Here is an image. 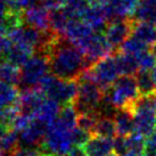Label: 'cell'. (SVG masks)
<instances>
[{"label": "cell", "mask_w": 156, "mask_h": 156, "mask_svg": "<svg viewBox=\"0 0 156 156\" xmlns=\"http://www.w3.org/2000/svg\"><path fill=\"white\" fill-rule=\"evenodd\" d=\"M126 143H128V151H129V153L144 155L145 146H146L145 137L133 132V133H131L130 136L126 137Z\"/></svg>", "instance_id": "obj_31"}, {"label": "cell", "mask_w": 156, "mask_h": 156, "mask_svg": "<svg viewBox=\"0 0 156 156\" xmlns=\"http://www.w3.org/2000/svg\"><path fill=\"white\" fill-rule=\"evenodd\" d=\"M39 90L48 99L65 106L74 103L78 95V83L76 81L63 80L55 75H46L39 83Z\"/></svg>", "instance_id": "obj_3"}, {"label": "cell", "mask_w": 156, "mask_h": 156, "mask_svg": "<svg viewBox=\"0 0 156 156\" xmlns=\"http://www.w3.org/2000/svg\"><path fill=\"white\" fill-rule=\"evenodd\" d=\"M72 131L66 130L65 128L54 122L48 128L46 138L40 147L41 151L46 155L66 156L71 148L74 146L72 140Z\"/></svg>", "instance_id": "obj_5"}, {"label": "cell", "mask_w": 156, "mask_h": 156, "mask_svg": "<svg viewBox=\"0 0 156 156\" xmlns=\"http://www.w3.org/2000/svg\"><path fill=\"white\" fill-rule=\"evenodd\" d=\"M0 81L16 87L21 81V71L9 62H0Z\"/></svg>", "instance_id": "obj_24"}, {"label": "cell", "mask_w": 156, "mask_h": 156, "mask_svg": "<svg viewBox=\"0 0 156 156\" xmlns=\"http://www.w3.org/2000/svg\"><path fill=\"white\" fill-rule=\"evenodd\" d=\"M22 20L23 23H25L26 25L34 27L39 31L50 30L49 12L41 5L34 6V7L25 10L22 14Z\"/></svg>", "instance_id": "obj_13"}, {"label": "cell", "mask_w": 156, "mask_h": 156, "mask_svg": "<svg viewBox=\"0 0 156 156\" xmlns=\"http://www.w3.org/2000/svg\"><path fill=\"white\" fill-rule=\"evenodd\" d=\"M138 89L141 97H147L156 94V86L153 81L152 74L148 71H139L138 73L134 75Z\"/></svg>", "instance_id": "obj_26"}, {"label": "cell", "mask_w": 156, "mask_h": 156, "mask_svg": "<svg viewBox=\"0 0 156 156\" xmlns=\"http://www.w3.org/2000/svg\"><path fill=\"white\" fill-rule=\"evenodd\" d=\"M79 50L86 57V61L90 67L96 62L111 56L114 48L111 46V44L107 41L104 34H101L99 32H96Z\"/></svg>", "instance_id": "obj_8"}, {"label": "cell", "mask_w": 156, "mask_h": 156, "mask_svg": "<svg viewBox=\"0 0 156 156\" xmlns=\"http://www.w3.org/2000/svg\"><path fill=\"white\" fill-rule=\"evenodd\" d=\"M96 32L81 20H71L66 26L63 38L75 48L82 47Z\"/></svg>", "instance_id": "obj_11"}, {"label": "cell", "mask_w": 156, "mask_h": 156, "mask_svg": "<svg viewBox=\"0 0 156 156\" xmlns=\"http://www.w3.org/2000/svg\"><path fill=\"white\" fill-rule=\"evenodd\" d=\"M133 21V20H132ZM131 35L139 41L147 44L148 47L154 48L156 46V25L147 22H136L132 24Z\"/></svg>", "instance_id": "obj_16"}, {"label": "cell", "mask_w": 156, "mask_h": 156, "mask_svg": "<svg viewBox=\"0 0 156 156\" xmlns=\"http://www.w3.org/2000/svg\"><path fill=\"white\" fill-rule=\"evenodd\" d=\"M78 117L79 113L74 104H69L63 106V108H61L55 122L63 128H65L66 130L72 131L78 126Z\"/></svg>", "instance_id": "obj_20"}, {"label": "cell", "mask_w": 156, "mask_h": 156, "mask_svg": "<svg viewBox=\"0 0 156 156\" xmlns=\"http://www.w3.org/2000/svg\"><path fill=\"white\" fill-rule=\"evenodd\" d=\"M123 156H144V155H139V154H134V153H126V155Z\"/></svg>", "instance_id": "obj_44"}, {"label": "cell", "mask_w": 156, "mask_h": 156, "mask_svg": "<svg viewBox=\"0 0 156 156\" xmlns=\"http://www.w3.org/2000/svg\"><path fill=\"white\" fill-rule=\"evenodd\" d=\"M132 16L130 18L136 22H147L156 25V0H141Z\"/></svg>", "instance_id": "obj_18"}, {"label": "cell", "mask_w": 156, "mask_h": 156, "mask_svg": "<svg viewBox=\"0 0 156 156\" xmlns=\"http://www.w3.org/2000/svg\"><path fill=\"white\" fill-rule=\"evenodd\" d=\"M41 0H8L9 12L22 15L25 10L40 5Z\"/></svg>", "instance_id": "obj_32"}, {"label": "cell", "mask_w": 156, "mask_h": 156, "mask_svg": "<svg viewBox=\"0 0 156 156\" xmlns=\"http://www.w3.org/2000/svg\"><path fill=\"white\" fill-rule=\"evenodd\" d=\"M114 0H89L90 5H98V6H103V7H107L112 4Z\"/></svg>", "instance_id": "obj_41"}, {"label": "cell", "mask_w": 156, "mask_h": 156, "mask_svg": "<svg viewBox=\"0 0 156 156\" xmlns=\"http://www.w3.org/2000/svg\"><path fill=\"white\" fill-rule=\"evenodd\" d=\"M71 21V18L67 16V14L64 12V9H57L49 13V22H50V30L56 33L59 37L64 35L66 26Z\"/></svg>", "instance_id": "obj_23"}, {"label": "cell", "mask_w": 156, "mask_h": 156, "mask_svg": "<svg viewBox=\"0 0 156 156\" xmlns=\"http://www.w3.org/2000/svg\"><path fill=\"white\" fill-rule=\"evenodd\" d=\"M139 71H152L156 65V54L154 49H148L137 57Z\"/></svg>", "instance_id": "obj_33"}, {"label": "cell", "mask_w": 156, "mask_h": 156, "mask_svg": "<svg viewBox=\"0 0 156 156\" xmlns=\"http://www.w3.org/2000/svg\"><path fill=\"white\" fill-rule=\"evenodd\" d=\"M117 136L128 137L134 132L133 114L130 109H117L116 114L113 117Z\"/></svg>", "instance_id": "obj_17"}, {"label": "cell", "mask_w": 156, "mask_h": 156, "mask_svg": "<svg viewBox=\"0 0 156 156\" xmlns=\"http://www.w3.org/2000/svg\"><path fill=\"white\" fill-rule=\"evenodd\" d=\"M89 7V0H66L63 9L71 20H80L83 17Z\"/></svg>", "instance_id": "obj_25"}, {"label": "cell", "mask_w": 156, "mask_h": 156, "mask_svg": "<svg viewBox=\"0 0 156 156\" xmlns=\"http://www.w3.org/2000/svg\"><path fill=\"white\" fill-rule=\"evenodd\" d=\"M33 48L27 47V46H23V44H13L9 52L7 54V57L5 61L9 62L10 64L15 66H23L26 62L33 56Z\"/></svg>", "instance_id": "obj_19"}, {"label": "cell", "mask_w": 156, "mask_h": 156, "mask_svg": "<svg viewBox=\"0 0 156 156\" xmlns=\"http://www.w3.org/2000/svg\"><path fill=\"white\" fill-rule=\"evenodd\" d=\"M66 0H41L40 5L47 9L48 12L62 9L65 5Z\"/></svg>", "instance_id": "obj_38"}, {"label": "cell", "mask_w": 156, "mask_h": 156, "mask_svg": "<svg viewBox=\"0 0 156 156\" xmlns=\"http://www.w3.org/2000/svg\"><path fill=\"white\" fill-rule=\"evenodd\" d=\"M50 69L49 57L44 52H37L22 66L20 86L23 90L34 89Z\"/></svg>", "instance_id": "obj_6"}, {"label": "cell", "mask_w": 156, "mask_h": 156, "mask_svg": "<svg viewBox=\"0 0 156 156\" xmlns=\"http://www.w3.org/2000/svg\"><path fill=\"white\" fill-rule=\"evenodd\" d=\"M20 92L15 86L7 84L0 81V104L6 107L16 106L20 99Z\"/></svg>", "instance_id": "obj_29"}, {"label": "cell", "mask_w": 156, "mask_h": 156, "mask_svg": "<svg viewBox=\"0 0 156 156\" xmlns=\"http://www.w3.org/2000/svg\"><path fill=\"white\" fill-rule=\"evenodd\" d=\"M113 152L114 155L116 156H123L128 151V143H126V137H122V136H116L113 139Z\"/></svg>", "instance_id": "obj_35"}, {"label": "cell", "mask_w": 156, "mask_h": 156, "mask_svg": "<svg viewBox=\"0 0 156 156\" xmlns=\"http://www.w3.org/2000/svg\"><path fill=\"white\" fill-rule=\"evenodd\" d=\"M20 146V134L15 130L9 129L0 139V154L10 156Z\"/></svg>", "instance_id": "obj_28"}, {"label": "cell", "mask_w": 156, "mask_h": 156, "mask_svg": "<svg viewBox=\"0 0 156 156\" xmlns=\"http://www.w3.org/2000/svg\"><path fill=\"white\" fill-rule=\"evenodd\" d=\"M78 81V95L73 104L79 115L97 113L104 97V90L84 76H81Z\"/></svg>", "instance_id": "obj_4"}, {"label": "cell", "mask_w": 156, "mask_h": 156, "mask_svg": "<svg viewBox=\"0 0 156 156\" xmlns=\"http://www.w3.org/2000/svg\"><path fill=\"white\" fill-rule=\"evenodd\" d=\"M148 49H151V48L148 47L147 44H145L144 42L139 41L138 39H136L132 35L121 46V52L126 54V55H130V56H133L136 58L140 56L146 50H148Z\"/></svg>", "instance_id": "obj_30"}, {"label": "cell", "mask_w": 156, "mask_h": 156, "mask_svg": "<svg viewBox=\"0 0 156 156\" xmlns=\"http://www.w3.org/2000/svg\"><path fill=\"white\" fill-rule=\"evenodd\" d=\"M8 130H9V128H7V126H4V124H0V139L2 138V136H4Z\"/></svg>", "instance_id": "obj_42"}, {"label": "cell", "mask_w": 156, "mask_h": 156, "mask_svg": "<svg viewBox=\"0 0 156 156\" xmlns=\"http://www.w3.org/2000/svg\"><path fill=\"white\" fill-rule=\"evenodd\" d=\"M49 126L41 120L33 117L30 124L20 132V146L23 147H41Z\"/></svg>", "instance_id": "obj_10"}, {"label": "cell", "mask_w": 156, "mask_h": 156, "mask_svg": "<svg viewBox=\"0 0 156 156\" xmlns=\"http://www.w3.org/2000/svg\"><path fill=\"white\" fill-rule=\"evenodd\" d=\"M112 156H116V155H114V154H113V155Z\"/></svg>", "instance_id": "obj_46"}, {"label": "cell", "mask_w": 156, "mask_h": 156, "mask_svg": "<svg viewBox=\"0 0 156 156\" xmlns=\"http://www.w3.org/2000/svg\"><path fill=\"white\" fill-rule=\"evenodd\" d=\"M82 21L87 23L95 32L105 31L106 26L108 25V22H111L106 8L98 5H90V7L83 15Z\"/></svg>", "instance_id": "obj_14"}, {"label": "cell", "mask_w": 156, "mask_h": 156, "mask_svg": "<svg viewBox=\"0 0 156 156\" xmlns=\"http://www.w3.org/2000/svg\"><path fill=\"white\" fill-rule=\"evenodd\" d=\"M151 74H152L153 81H154V83H155V86H156V65H155V67H154V69H152Z\"/></svg>", "instance_id": "obj_43"}, {"label": "cell", "mask_w": 156, "mask_h": 156, "mask_svg": "<svg viewBox=\"0 0 156 156\" xmlns=\"http://www.w3.org/2000/svg\"><path fill=\"white\" fill-rule=\"evenodd\" d=\"M52 75L67 81H78L89 69L86 57L73 44L61 38L49 52Z\"/></svg>", "instance_id": "obj_1"}, {"label": "cell", "mask_w": 156, "mask_h": 156, "mask_svg": "<svg viewBox=\"0 0 156 156\" xmlns=\"http://www.w3.org/2000/svg\"><path fill=\"white\" fill-rule=\"evenodd\" d=\"M46 96L40 90L37 89H26L23 90L20 95L17 106L20 113L30 117H35L41 105L46 100Z\"/></svg>", "instance_id": "obj_12"}, {"label": "cell", "mask_w": 156, "mask_h": 156, "mask_svg": "<svg viewBox=\"0 0 156 156\" xmlns=\"http://www.w3.org/2000/svg\"><path fill=\"white\" fill-rule=\"evenodd\" d=\"M10 156H47L40 147H23L18 146Z\"/></svg>", "instance_id": "obj_36"}, {"label": "cell", "mask_w": 156, "mask_h": 156, "mask_svg": "<svg viewBox=\"0 0 156 156\" xmlns=\"http://www.w3.org/2000/svg\"><path fill=\"white\" fill-rule=\"evenodd\" d=\"M87 156H112L113 139L99 136H91L90 140L84 145Z\"/></svg>", "instance_id": "obj_15"}, {"label": "cell", "mask_w": 156, "mask_h": 156, "mask_svg": "<svg viewBox=\"0 0 156 156\" xmlns=\"http://www.w3.org/2000/svg\"><path fill=\"white\" fill-rule=\"evenodd\" d=\"M140 92L134 76H121L107 90L104 91V99L111 101L117 109H130L140 99Z\"/></svg>", "instance_id": "obj_2"}, {"label": "cell", "mask_w": 156, "mask_h": 156, "mask_svg": "<svg viewBox=\"0 0 156 156\" xmlns=\"http://www.w3.org/2000/svg\"><path fill=\"white\" fill-rule=\"evenodd\" d=\"M92 134L89 133L88 131L83 130L81 128L76 126L73 131H72V140H73L74 146H84L90 140Z\"/></svg>", "instance_id": "obj_34"}, {"label": "cell", "mask_w": 156, "mask_h": 156, "mask_svg": "<svg viewBox=\"0 0 156 156\" xmlns=\"http://www.w3.org/2000/svg\"><path fill=\"white\" fill-rule=\"evenodd\" d=\"M92 136H99V137H104V138L113 139L116 137V128H115V123L114 120L111 117H101L99 116L96 123V126L94 129Z\"/></svg>", "instance_id": "obj_27"}, {"label": "cell", "mask_w": 156, "mask_h": 156, "mask_svg": "<svg viewBox=\"0 0 156 156\" xmlns=\"http://www.w3.org/2000/svg\"><path fill=\"white\" fill-rule=\"evenodd\" d=\"M66 156H87L84 146H73Z\"/></svg>", "instance_id": "obj_40"}, {"label": "cell", "mask_w": 156, "mask_h": 156, "mask_svg": "<svg viewBox=\"0 0 156 156\" xmlns=\"http://www.w3.org/2000/svg\"><path fill=\"white\" fill-rule=\"evenodd\" d=\"M13 46L12 40L9 39L8 37H0V62H2L6 59L7 54L9 52L10 48Z\"/></svg>", "instance_id": "obj_37"}, {"label": "cell", "mask_w": 156, "mask_h": 156, "mask_svg": "<svg viewBox=\"0 0 156 156\" xmlns=\"http://www.w3.org/2000/svg\"><path fill=\"white\" fill-rule=\"evenodd\" d=\"M59 111H61L59 109V104H57L56 101H54L51 99L46 98L44 104L41 105L40 109L37 113L35 117L41 120L42 122H44L49 126L56 121L57 116L59 114Z\"/></svg>", "instance_id": "obj_22"}, {"label": "cell", "mask_w": 156, "mask_h": 156, "mask_svg": "<svg viewBox=\"0 0 156 156\" xmlns=\"http://www.w3.org/2000/svg\"><path fill=\"white\" fill-rule=\"evenodd\" d=\"M132 24H133L132 18H124V20L112 21L106 26L104 35L114 49L121 47L130 38L132 32Z\"/></svg>", "instance_id": "obj_9"}, {"label": "cell", "mask_w": 156, "mask_h": 156, "mask_svg": "<svg viewBox=\"0 0 156 156\" xmlns=\"http://www.w3.org/2000/svg\"><path fill=\"white\" fill-rule=\"evenodd\" d=\"M47 156H55V155H47Z\"/></svg>", "instance_id": "obj_45"}, {"label": "cell", "mask_w": 156, "mask_h": 156, "mask_svg": "<svg viewBox=\"0 0 156 156\" xmlns=\"http://www.w3.org/2000/svg\"><path fill=\"white\" fill-rule=\"evenodd\" d=\"M119 75L121 74L117 67L115 56H108L96 62L82 74V76L94 81L104 91L112 87L119 79Z\"/></svg>", "instance_id": "obj_7"}, {"label": "cell", "mask_w": 156, "mask_h": 156, "mask_svg": "<svg viewBox=\"0 0 156 156\" xmlns=\"http://www.w3.org/2000/svg\"><path fill=\"white\" fill-rule=\"evenodd\" d=\"M115 59L122 76H134L139 72V65L136 57L120 52L115 55Z\"/></svg>", "instance_id": "obj_21"}, {"label": "cell", "mask_w": 156, "mask_h": 156, "mask_svg": "<svg viewBox=\"0 0 156 156\" xmlns=\"http://www.w3.org/2000/svg\"><path fill=\"white\" fill-rule=\"evenodd\" d=\"M9 14L8 0H0V22L4 21Z\"/></svg>", "instance_id": "obj_39"}]
</instances>
